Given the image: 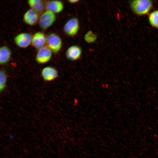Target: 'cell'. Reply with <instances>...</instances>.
Returning <instances> with one entry per match:
<instances>
[{"label":"cell","mask_w":158,"mask_h":158,"mask_svg":"<svg viewBox=\"0 0 158 158\" xmlns=\"http://www.w3.org/2000/svg\"><path fill=\"white\" fill-rule=\"evenodd\" d=\"M148 20L150 25L158 29V9L153 11L150 13Z\"/></svg>","instance_id":"cell-14"},{"label":"cell","mask_w":158,"mask_h":158,"mask_svg":"<svg viewBox=\"0 0 158 158\" xmlns=\"http://www.w3.org/2000/svg\"><path fill=\"white\" fill-rule=\"evenodd\" d=\"M79 28V22L75 18L69 19L65 24L63 30L65 33L70 36H73L78 33Z\"/></svg>","instance_id":"cell-5"},{"label":"cell","mask_w":158,"mask_h":158,"mask_svg":"<svg viewBox=\"0 0 158 158\" xmlns=\"http://www.w3.org/2000/svg\"><path fill=\"white\" fill-rule=\"evenodd\" d=\"M79 1L77 0H70L68 1L69 3L71 4H75L77 3Z\"/></svg>","instance_id":"cell-17"},{"label":"cell","mask_w":158,"mask_h":158,"mask_svg":"<svg viewBox=\"0 0 158 158\" xmlns=\"http://www.w3.org/2000/svg\"><path fill=\"white\" fill-rule=\"evenodd\" d=\"M32 37L29 33L22 32L15 36L14 38V41L18 47L25 48L31 43Z\"/></svg>","instance_id":"cell-6"},{"label":"cell","mask_w":158,"mask_h":158,"mask_svg":"<svg viewBox=\"0 0 158 158\" xmlns=\"http://www.w3.org/2000/svg\"><path fill=\"white\" fill-rule=\"evenodd\" d=\"M97 37L96 34L91 31L87 32L85 34L84 37L85 40L89 43L95 42L96 40Z\"/></svg>","instance_id":"cell-16"},{"label":"cell","mask_w":158,"mask_h":158,"mask_svg":"<svg viewBox=\"0 0 158 158\" xmlns=\"http://www.w3.org/2000/svg\"><path fill=\"white\" fill-rule=\"evenodd\" d=\"M47 37L43 32H38L32 36L31 44L36 49H39L46 43Z\"/></svg>","instance_id":"cell-8"},{"label":"cell","mask_w":158,"mask_h":158,"mask_svg":"<svg viewBox=\"0 0 158 158\" xmlns=\"http://www.w3.org/2000/svg\"><path fill=\"white\" fill-rule=\"evenodd\" d=\"M52 51L47 46L38 49L36 55L35 60L39 64H44L49 61L52 55Z\"/></svg>","instance_id":"cell-4"},{"label":"cell","mask_w":158,"mask_h":158,"mask_svg":"<svg viewBox=\"0 0 158 158\" xmlns=\"http://www.w3.org/2000/svg\"><path fill=\"white\" fill-rule=\"evenodd\" d=\"M39 15L34 11L30 8L24 14L23 19L25 23L32 26L36 24L39 21Z\"/></svg>","instance_id":"cell-10"},{"label":"cell","mask_w":158,"mask_h":158,"mask_svg":"<svg viewBox=\"0 0 158 158\" xmlns=\"http://www.w3.org/2000/svg\"><path fill=\"white\" fill-rule=\"evenodd\" d=\"M11 52L9 48L6 45H3L0 48V63L4 65L9 61Z\"/></svg>","instance_id":"cell-13"},{"label":"cell","mask_w":158,"mask_h":158,"mask_svg":"<svg viewBox=\"0 0 158 158\" xmlns=\"http://www.w3.org/2000/svg\"><path fill=\"white\" fill-rule=\"evenodd\" d=\"M7 80V74L5 70L3 69L0 71V90H4L6 88Z\"/></svg>","instance_id":"cell-15"},{"label":"cell","mask_w":158,"mask_h":158,"mask_svg":"<svg viewBox=\"0 0 158 158\" xmlns=\"http://www.w3.org/2000/svg\"><path fill=\"white\" fill-rule=\"evenodd\" d=\"M42 78L46 81L54 80L58 77L57 70L51 66H47L43 68L41 72Z\"/></svg>","instance_id":"cell-7"},{"label":"cell","mask_w":158,"mask_h":158,"mask_svg":"<svg viewBox=\"0 0 158 158\" xmlns=\"http://www.w3.org/2000/svg\"><path fill=\"white\" fill-rule=\"evenodd\" d=\"M47 46L54 53H58L61 49L62 45V40L57 34L52 33L47 37Z\"/></svg>","instance_id":"cell-2"},{"label":"cell","mask_w":158,"mask_h":158,"mask_svg":"<svg viewBox=\"0 0 158 158\" xmlns=\"http://www.w3.org/2000/svg\"><path fill=\"white\" fill-rule=\"evenodd\" d=\"M56 19L54 13L46 10L40 15L38 21L39 25L42 29L46 30L53 25Z\"/></svg>","instance_id":"cell-3"},{"label":"cell","mask_w":158,"mask_h":158,"mask_svg":"<svg viewBox=\"0 0 158 158\" xmlns=\"http://www.w3.org/2000/svg\"><path fill=\"white\" fill-rule=\"evenodd\" d=\"M82 53L81 48L76 45L70 47L67 50L66 55L68 59L71 61L77 60L80 59Z\"/></svg>","instance_id":"cell-11"},{"label":"cell","mask_w":158,"mask_h":158,"mask_svg":"<svg viewBox=\"0 0 158 158\" xmlns=\"http://www.w3.org/2000/svg\"><path fill=\"white\" fill-rule=\"evenodd\" d=\"M130 6L133 12L136 15L143 16L149 14L151 12L153 4L149 0H135L130 1Z\"/></svg>","instance_id":"cell-1"},{"label":"cell","mask_w":158,"mask_h":158,"mask_svg":"<svg viewBox=\"0 0 158 158\" xmlns=\"http://www.w3.org/2000/svg\"><path fill=\"white\" fill-rule=\"evenodd\" d=\"M64 5L60 1L54 0L47 1L45 2V9L53 13H58L63 10Z\"/></svg>","instance_id":"cell-9"},{"label":"cell","mask_w":158,"mask_h":158,"mask_svg":"<svg viewBox=\"0 0 158 158\" xmlns=\"http://www.w3.org/2000/svg\"><path fill=\"white\" fill-rule=\"evenodd\" d=\"M28 3L31 8L39 15L42 14L45 9V2L42 0H29Z\"/></svg>","instance_id":"cell-12"}]
</instances>
